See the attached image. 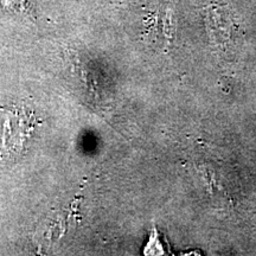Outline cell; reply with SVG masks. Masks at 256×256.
Listing matches in <instances>:
<instances>
[{
	"mask_svg": "<svg viewBox=\"0 0 256 256\" xmlns=\"http://www.w3.org/2000/svg\"><path fill=\"white\" fill-rule=\"evenodd\" d=\"M36 118L25 108H12L6 110L2 124V148L8 152H19L34 130Z\"/></svg>",
	"mask_w": 256,
	"mask_h": 256,
	"instance_id": "6da1fadb",
	"label": "cell"
}]
</instances>
